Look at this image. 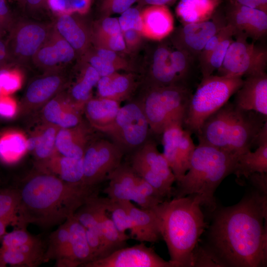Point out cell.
I'll use <instances>...</instances> for the list:
<instances>
[{"label": "cell", "mask_w": 267, "mask_h": 267, "mask_svg": "<svg viewBox=\"0 0 267 267\" xmlns=\"http://www.w3.org/2000/svg\"><path fill=\"white\" fill-rule=\"evenodd\" d=\"M267 196L256 189L236 204L216 212L202 250L214 266L265 267L267 265Z\"/></svg>", "instance_id": "1"}, {"label": "cell", "mask_w": 267, "mask_h": 267, "mask_svg": "<svg viewBox=\"0 0 267 267\" xmlns=\"http://www.w3.org/2000/svg\"><path fill=\"white\" fill-rule=\"evenodd\" d=\"M20 202L18 228L35 224L46 228L65 221L89 198L98 195V187L66 182L39 170L31 174L18 188Z\"/></svg>", "instance_id": "2"}, {"label": "cell", "mask_w": 267, "mask_h": 267, "mask_svg": "<svg viewBox=\"0 0 267 267\" xmlns=\"http://www.w3.org/2000/svg\"><path fill=\"white\" fill-rule=\"evenodd\" d=\"M196 195L165 200L152 209L157 217L170 261L177 267L195 266L196 246L206 223Z\"/></svg>", "instance_id": "3"}, {"label": "cell", "mask_w": 267, "mask_h": 267, "mask_svg": "<svg viewBox=\"0 0 267 267\" xmlns=\"http://www.w3.org/2000/svg\"><path fill=\"white\" fill-rule=\"evenodd\" d=\"M239 155L199 143L191 156L189 168L173 188L174 198L196 195L210 211L216 208L214 194L224 178L233 173Z\"/></svg>", "instance_id": "4"}, {"label": "cell", "mask_w": 267, "mask_h": 267, "mask_svg": "<svg viewBox=\"0 0 267 267\" xmlns=\"http://www.w3.org/2000/svg\"><path fill=\"white\" fill-rule=\"evenodd\" d=\"M243 82L241 77L212 74L202 78L188 102L183 118V128L197 135L204 121L228 102Z\"/></svg>", "instance_id": "5"}, {"label": "cell", "mask_w": 267, "mask_h": 267, "mask_svg": "<svg viewBox=\"0 0 267 267\" xmlns=\"http://www.w3.org/2000/svg\"><path fill=\"white\" fill-rule=\"evenodd\" d=\"M150 86L146 93L137 101L146 116L151 133L161 135L170 124L182 122L192 93L186 85Z\"/></svg>", "instance_id": "6"}, {"label": "cell", "mask_w": 267, "mask_h": 267, "mask_svg": "<svg viewBox=\"0 0 267 267\" xmlns=\"http://www.w3.org/2000/svg\"><path fill=\"white\" fill-rule=\"evenodd\" d=\"M150 133L143 110L138 101L134 100L120 107L114 124L104 134L125 154L140 147Z\"/></svg>", "instance_id": "7"}, {"label": "cell", "mask_w": 267, "mask_h": 267, "mask_svg": "<svg viewBox=\"0 0 267 267\" xmlns=\"http://www.w3.org/2000/svg\"><path fill=\"white\" fill-rule=\"evenodd\" d=\"M130 165L134 171L165 198L173 195L174 175L156 143L149 139L131 154Z\"/></svg>", "instance_id": "8"}, {"label": "cell", "mask_w": 267, "mask_h": 267, "mask_svg": "<svg viewBox=\"0 0 267 267\" xmlns=\"http://www.w3.org/2000/svg\"><path fill=\"white\" fill-rule=\"evenodd\" d=\"M267 65V49L248 42L243 34H236L218 75L241 77L257 75L266 73Z\"/></svg>", "instance_id": "9"}, {"label": "cell", "mask_w": 267, "mask_h": 267, "mask_svg": "<svg viewBox=\"0 0 267 267\" xmlns=\"http://www.w3.org/2000/svg\"><path fill=\"white\" fill-rule=\"evenodd\" d=\"M125 155L112 141L97 137L87 146L83 157L84 182L89 187H98L108 180L122 163Z\"/></svg>", "instance_id": "10"}, {"label": "cell", "mask_w": 267, "mask_h": 267, "mask_svg": "<svg viewBox=\"0 0 267 267\" xmlns=\"http://www.w3.org/2000/svg\"><path fill=\"white\" fill-rule=\"evenodd\" d=\"M191 134L184 129L182 122H175L167 126L163 131V154L175 177L179 180L187 171L196 146Z\"/></svg>", "instance_id": "11"}, {"label": "cell", "mask_w": 267, "mask_h": 267, "mask_svg": "<svg viewBox=\"0 0 267 267\" xmlns=\"http://www.w3.org/2000/svg\"><path fill=\"white\" fill-rule=\"evenodd\" d=\"M267 117L236 107L227 133V151L237 155L251 150Z\"/></svg>", "instance_id": "12"}, {"label": "cell", "mask_w": 267, "mask_h": 267, "mask_svg": "<svg viewBox=\"0 0 267 267\" xmlns=\"http://www.w3.org/2000/svg\"><path fill=\"white\" fill-rule=\"evenodd\" d=\"M83 267H177L176 264L159 256L144 242L126 246L108 256L84 265Z\"/></svg>", "instance_id": "13"}, {"label": "cell", "mask_w": 267, "mask_h": 267, "mask_svg": "<svg viewBox=\"0 0 267 267\" xmlns=\"http://www.w3.org/2000/svg\"><path fill=\"white\" fill-rule=\"evenodd\" d=\"M225 15L217 11L209 19L183 24L178 34V47L193 58L199 56L208 40L227 25Z\"/></svg>", "instance_id": "14"}, {"label": "cell", "mask_w": 267, "mask_h": 267, "mask_svg": "<svg viewBox=\"0 0 267 267\" xmlns=\"http://www.w3.org/2000/svg\"><path fill=\"white\" fill-rule=\"evenodd\" d=\"M225 17L236 34L257 40L267 32V13L228 1Z\"/></svg>", "instance_id": "15"}, {"label": "cell", "mask_w": 267, "mask_h": 267, "mask_svg": "<svg viewBox=\"0 0 267 267\" xmlns=\"http://www.w3.org/2000/svg\"><path fill=\"white\" fill-rule=\"evenodd\" d=\"M235 109L234 103L228 101L210 116L196 135L199 143L227 151L228 130Z\"/></svg>", "instance_id": "16"}, {"label": "cell", "mask_w": 267, "mask_h": 267, "mask_svg": "<svg viewBox=\"0 0 267 267\" xmlns=\"http://www.w3.org/2000/svg\"><path fill=\"white\" fill-rule=\"evenodd\" d=\"M96 131L84 120L75 127L59 129L56 136V150L64 156L82 158L89 144L98 137Z\"/></svg>", "instance_id": "17"}, {"label": "cell", "mask_w": 267, "mask_h": 267, "mask_svg": "<svg viewBox=\"0 0 267 267\" xmlns=\"http://www.w3.org/2000/svg\"><path fill=\"white\" fill-rule=\"evenodd\" d=\"M235 94L233 103L238 108L253 111L267 117L266 72L246 77Z\"/></svg>", "instance_id": "18"}, {"label": "cell", "mask_w": 267, "mask_h": 267, "mask_svg": "<svg viewBox=\"0 0 267 267\" xmlns=\"http://www.w3.org/2000/svg\"><path fill=\"white\" fill-rule=\"evenodd\" d=\"M45 28L36 23H26L17 28L7 44L9 55L27 58L34 56L47 38Z\"/></svg>", "instance_id": "19"}, {"label": "cell", "mask_w": 267, "mask_h": 267, "mask_svg": "<svg viewBox=\"0 0 267 267\" xmlns=\"http://www.w3.org/2000/svg\"><path fill=\"white\" fill-rule=\"evenodd\" d=\"M83 110L63 94H57L42 107L44 122L59 129L69 128L79 124L83 120Z\"/></svg>", "instance_id": "20"}, {"label": "cell", "mask_w": 267, "mask_h": 267, "mask_svg": "<svg viewBox=\"0 0 267 267\" xmlns=\"http://www.w3.org/2000/svg\"><path fill=\"white\" fill-rule=\"evenodd\" d=\"M63 84V77L57 74H49L35 80L27 89L21 109L30 112L43 107L57 95Z\"/></svg>", "instance_id": "21"}, {"label": "cell", "mask_w": 267, "mask_h": 267, "mask_svg": "<svg viewBox=\"0 0 267 267\" xmlns=\"http://www.w3.org/2000/svg\"><path fill=\"white\" fill-rule=\"evenodd\" d=\"M37 169L52 174L66 182L87 186L84 182L83 158L68 157L55 150L48 159L37 163Z\"/></svg>", "instance_id": "22"}, {"label": "cell", "mask_w": 267, "mask_h": 267, "mask_svg": "<svg viewBox=\"0 0 267 267\" xmlns=\"http://www.w3.org/2000/svg\"><path fill=\"white\" fill-rule=\"evenodd\" d=\"M140 14L142 22L141 33L150 39L162 40L174 30V18L167 6L148 5Z\"/></svg>", "instance_id": "23"}, {"label": "cell", "mask_w": 267, "mask_h": 267, "mask_svg": "<svg viewBox=\"0 0 267 267\" xmlns=\"http://www.w3.org/2000/svg\"><path fill=\"white\" fill-rule=\"evenodd\" d=\"M256 144L258 147L254 152L249 150L238 156L233 172L237 178H248L256 173H267V121L259 133Z\"/></svg>", "instance_id": "24"}, {"label": "cell", "mask_w": 267, "mask_h": 267, "mask_svg": "<svg viewBox=\"0 0 267 267\" xmlns=\"http://www.w3.org/2000/svg\"><path fill=\"white\" fill-rule=\"evenodd\" d=\"M133 221L134 230L131 238L140 242L154 243L161 237L157 217L151 209L135 207L131 201H122Z\"/></svg>", "instance_id": "25"}, {"label": "cell", "mask_w": 267, "mask_h": 267, "mask_svg": "<svg viewBox=\"0 0 267 267\" xmlns=\"http://www.w3.org/2000/svg\"><path fill=\"white\" fill-rule=\"evenodd\" d=\"M120 103L108 98H90L85 103L83 112L89 124L104 134L114 124L121 107Z\"/></svg>", "instance_id": "26"}, {"label": "cell", "mask_w": 267, "mask_h": 267, "mask_svg": "<svg viewBox=\"0 0 267 267\" xmlns=\"http://www.w3.org/2000/svg\"><path fill=\"white\" fill-rule=\"evenodd\" d=\"M50 260H55V265L58 267H77L70 243L67 220L49 235L48 247L44 255V262Z\"/></svg>", "instance_id": "27"}, {"label": "cell", "mask_w": 267, "mask_h": 267, "mask_svg": "<svg viewBox=\"0 0 267 267\" xmlns=\"http://www.w3.org/2000/svg\"><path fill=\"white\" fill-rule=\"evenodd\" d=\"M138 177L129 164L122 163L109 177L103 192L113 201H131Z\"/></svg>", "instance_id": "28"}, {"label": "cell", "mask_w": 267, "mask_h": 267, "mask_svg": "<svg viewBox=\"0 0 267 267\" xmlns=\"http://www.w3.org/2000/svg\"><path fill=\"white\" fill-rule=\"evenodd\" d=\"M222 0H180L176 13L183 24L210 19L218 11Z\"/></svg>", "instance_id": "29"}, {"label": "cell", "mask_w": 267, "mask_h": 267, "mask_svg": "<svg viewBox=\"0 0 267 267\" xmlns=\"http://www.w3.org/2000/svg\"><path fill=\"white\" fill-rule=\"evenodd\" d=\"M171 50L167 47H158L153 56L150 85L168 86L182 84L173 69L170 62Z\"/></svg>", "instance_id": "30"}, {"label": "cell", "mask_w": 267, "mask_h": 267, "mask_svg": "<svg viewBox=\"0 0 267 267\" xmlns=\"http://www.w3.org/2000/svg\"><path fill=\"white\" fill-rule=\"evenodd\" d=\"M107 213L106 204L100 213L99 220V227L103 241V249L100 259L127 246V241L131 238L130 235L123 234L118 230Z\"/></svg>", "instance_id": "31"}, {"label": "cell", "mask_w": 267, "mask_h": 267, "mask_svg": "<svg viewBox=\"0 0 267 267\" xmlns=\"http://www.w3.org/2000/svg\"><path fill=\"white\" fill-rule=\"evenodd\" d=\"M74 55V49L61 37L43 45L34 56L40 65L50 67L67 63L73 59Z\"/></svg>", "instance_id": "32"}, {"label": "cell", "mask_w": 267, "mask_h": 267, "mask_svg": "<svg viewBox=\"0 0 267 267\" xmlns=\"http://www.w3.org/2000/svg\"><path fill=\"white\" fill-rule=\"evenodd\" d=\"M96 85L99 97L112 99L120 103L128 98L133 86L131 76L115 73L100 77Z\"/></svg>", "instance_id": "33"}, {"label": "cell", "mask_w": 267, "mask_h": 267, "mask_svg": "<svg viewBox=\"0 0 267 267\" xmlns=\"http://www.w3.org/2000/svg\"><path fill=\"white\" fill-rule=\"evenodd\" d=\"M27 137L22 132L7 131L0 135V161L8 164L19 161L28 151Z\"/></svg>", "instance_id": "34"}, {"label": "cell", "mask_w": 267, "mask_h": 267, "mask_svg": "<svg viewBox=\"0 0 267 267\" xmlns=\"http://www.w3.org/2000/svg\"><path fill=\"white\" fill-rule=\"evenodd\" d=\"M67 221L74 259L78 267H82L93 260L86 237V228L73 215L69 217Z\"/></svg>", "instance_id": "35"}, {"label": "cell", "mask_w": 267, "mask_h": 267, "mask_svg": "<svg viewBox=\"0 0 267 267\" xmlns=\"http://www.w3.org/2000/svg\"><path fill=\"white\" fill-rule=\"evenodd\" d=\"M100 76L90 65L83 72L82 76L72 87L67 97L83 110L85 103L90 98L92 88L97 85Z\"/></svg>", "instance_id": "36"}, {"label": "cell", "mask_w": 267, "mask_h": 267, "mask_svg": "<svg viewBox=\"0 0 267 267\" xmlns=\"http://www.w3.org/2000/svg\"><path fill=\"white\" fill-rule=\"evenodd\" d=\"M108 198L97 196L88 199L73 215L86 229H95L100 230L99 220L100 213L105 207Z\"/></svg>", "instance_id": "37"}, {"label": "cell", "mask_w": 267, "mask_h": 267, "mask_svg": "<svg viewBox=\"0 0 267 267\" xmlns=\"http://www.w3.org/2000/svg\"><path fill=\"white\" fill-rule=\"evenodd\" d=\"M59 128L44 122L35 131L38 141L33 151L37 163L48 159L55 151V140Z\"/></svg>", "instance_id": "38"}, {"label": "cell", "mask_w": 267, "mask_h": 267, "mask_svg": "<svg viewBox=\"0 0 267 267\" xmlns=\"http://www.w3.org/2000/svg\"><path fill=\"white\" fill-rule=\"evenodd\" d=\"M56 27L61 37L74 49H81L84 46L87 40L86 34L69 14H61Z\"/></svg>", "instance_id": "39"}, {"label": "cell", "mask_w": 267, "mask_h": 267, "mask_svg": "<svg viewBox=\"0 0 267 267\" xmlns=\"http://www.w3.org/2000/svg\"><path fill=\"white\" fill-rule=\"evenodd\" d=\"M165 199L157 190L138 176L131 201L135 202L141 209H151Z\"/></svg>", "instance_id": "40"}, {"label": "cell", "mask_w": 267, "mask_h": 267, "mask_svg": "<svg viewBox=\"0 0 267 267\" xmlns=\"http://www.w3.org/2000/svg\"><path fill=\"white\" fill-rule=\"evenodd\" d=\"M107 211L110 213L111 218L118 230L123 234H126V230H130V236L131 238L134 227L132 219L122 201H113L108 198Z\"/></svg>", "instance_id": "41"}, {"label": "cell", "mask_w": 267, "mask_h": 267, "mask_svg": "<svg viewBox=\"0 0 267 267\" xmlns=\"http://www.w3.org/2000/svg\"><path fill=\"white\" fill-rule=\"evenodd\" d=\"M233 37L230 36L224 39L211 53L205 64L200 68L202 78L212 75L221 67Z\"/></svg>", "instance_id": "42"}, {"label": "cell", "mask_w": 267, "mask_h": 267, "mask_svg": "<svg viewBox=\"0 0 267 267\" xmlns=\"http://www.w3.org/2000/svg\"><path fill=\"white\" fill-rule=\"evenodd\" d=\"M169 59L171 65L180 82L185 84L184 81L189 74L194 58L187 52L178 48L171 51Z\"/></svg>", "instance_id": "43"}, {"label": "cell", "mask_w": 267, "mask_h": 267, "mask_svg": "<svg viewBox=\"0 0 267 267\" xmlns=\"http://www.w3.org/2000/svg\"><path fill=\"white\" fill-rule=\"evenodd\" d=\"M20 202L18 189L0 190V218L17 216Z\"/></svg>", "instance_id": "44"}, {"label": "cell", "mask_w": 267, "mask_h": 267, "mask_svg": "<svg viewBox=\"0 0 267 267\" xmlns=\"http://www.w3.org/2000/svg\"><path fill=\"white\" fill-rule=\"evenodd\" d=\"M40 240L27 232L25 228H18L7 232L0 239V248H14L29 243H33Z\"/></svg>", "instance_id": "45"}, {"label": "cell", "mask_w": 267, "mask_h": 267, "mask_svg": "<svg viewBox=\"0 0 267 267\" xmlns=\"http://www.w3.org/2000/svg\"><path fill=\"white\" fill-rule=\"evenodd\" d=\"M22 77L17 70L0 69V91L2 95L9 94L18 90L21 87Z\"/></svg>", "instance_id": "46"}, {"label": "cell", "mask_w": 267, "mask_h": 267, "mask_svg": "<svg viewBox=\"0 0 267 267\" xmlns=\"http://www.w3.org/2000/svg\"><path fill=\"white\" fill-rule=\"evenodd\" d=\"M235 34L234 29L230 25L227 24L211 37L207 42L198 56L200 68L204 66L211 53L221 42L227 37L234 36Z\"/></svg>", "instance_id": "47"}, {"label": "cell", "mask_w": 267, "mask_h": 267, "mask_svg": "<svg viewBox=\"0 0 267 267\" xmlns=\"http://www.w3.org/2000/svg\"><path fill=\"white\" fill-rule=\"evenodd\" d=\"M118 21L122 32L129 29L141 32L142 22L140 12L136 8L130 7L122 13Z\"/></svg>", "instance_id": "48"}, {"label": "cell", "mask_w": 267, "mask_h": 267, "mask_svg": "<svg viewBox=\"0 0 267 267\" xmlns=\"http://www.w3.org/2000/svg\"><path fill=\"white\" fill-rule=\"evenodd\" d=\"M90 65L99 74L100 77L110 75L114 73L117 67L113 63L96 55L92 56L89 60Z\"/></svg>", "instance_id": "49"}, {"label": "cell", "mask_w": 267, "mask_h": 267, "mask_svg": "<svg viewBox=\"0 0 267 267\" xmlns=\"http://www.w3.org/2000/svg\"><path fill=\"white\" fill-rule=\"evenodd\" d=\"M18 104L9 95L0 97V117L5 119L13 118L17 113Z\"/></svg>", "instance_id": "50"}, {"label": "cell", "mask_w": 267, "mask_h": 267, "mask_svg": "<svg viewBox=\"0 0 267 267\" xmlns=\"http://www.w3.org/2000/svg\"><path fill=\"white\" fill-rule=\"evenodd\" d=\"M138 0H104L103 7L106 10L122 13Z\"/></svg>", "instance_id": "51"}, {"label": "cell", "mask_w": 267, "mask_h": 267, "mask_svg": "<svg viewBox=\"0 0 267 267\" xmlns=\"http://www.w3.org/2000/svg\"><path fill=\"white\" fill-rule=\"evenodd\" d=\"M102 28L109 36L122 33L118 19L113 17L105 18L102 23Z\"/></svg>", "instance_id": "52"}, {"label": "cell", "mask_w": 267, "mask_h": 267, "mask_svg": "<svg viewBox=\"0 0 267 267\" xmlns=\"http://www.w3.org/2000/svg\"><path fill=\"white\" fill-rule=\"evenodd\" d=\"M256 189L262 193H267V173H256L249 178Z\"/></svg>", "instance_id": "53"}, {"label": "cell", "mask_w": 267, "mask_h": 267, "mask_svg": "<svg viewBox=\"0 0 267 267\" xmlns=\"http://www.w3.org/2000/svg\"><path fill=\"white\" fill-rule=\"evenodd\" d=\"M228 1L267 13V0H228Z\"/></svg>", "instance_id": "54"}, {"label": "cell", "mask_w": 267, "mask_h": 267, "mask_svg": "<svg viewBox=\"0 0 267 267\" xmlns=\"http://www.w3.org/2000/svg\"><path fill=\"white\" fill-rule=\"evenodd\" d=\"M108 44L110 49L115 52L122 51L125 49L126 42L123 33L109 36Z\"/></svg>", "instance_id": "55"}, {"label": "cell", "mask_w": 267, "mask_h": 267, "mask_svg": "<svg viewBox=\"0 0 267 267\" xmlns=\"http://www.w3.org/2000/svg\"><path fill=\"white\" fill-rule=\"evenodd\" d=\"M9 225H18L17 216L0 218V239L7 232L6 228Z\"/></svg>", "instance_id": "56"}, {"label": "cell", "mask_w": 267, "mask_h": 267, "mask_svg": "<svg viewBox=\"0 0 267 267\" xmlns=\"http://www.w3.org/2000/svg\"><path fill=\"white\" fill-rule=\"evenodd\" d=\"M9 10L5 0H0V31L9 19Z\"/></svg>", "instance_id": "57"}, {"label": "cell", "mask_w": 267, "mask_h": 267, "mask_svg": "<svg viewBox=\"0 0 267 267\" xmlns=\"http://www.w3.org/2000/svg\"><path fill=\"white\" fill-rule=\"evenodd\" d=\"M97 55L107 61L113 63L117 67L114 62L117 58L115 51L110 49L101 48L98 50Z\"/></svg>", "instance_id": "58"}, {"label": "cell", "mask_w": 267, "mask_h": 267, "mask_svg": "<svg viewBox=\"0 0 267 267\" xmlns=\"http://www.w3.org/2000/svg\"><path fill=\"white\" fill-rule=\"evenodd\" d=\"M122 33L125 42L130 44H134L137 42L140 33L134 29L127 30Z\"/></svg>", "instance_id": "59"}, {"label": "cell", "mask_w": 267, "mask_h": 267, "mask_svg": "<svg viewBox=\"0 0 267 267\" xmlns=\"http://www.w3.org/2000/svg\"><path fill=\"white\" fill-rule=\"evenodd\" d=\"M143 4L148 5H171L177 0H138Z\"/></svg>", "instance_id": "60"}, {"label": "cell", "mask_w": 267, "mask_h": 267, "mask_svg": "<svg viewBox=\"0 0 267 267\" xmlns=\"http://www.w3.org/2000/svg\"><path fill=\"white\" fill-rule=\"evenodd\" d=\"M38 141V136L35 130L27 140V147L28 151H33L35 150Z\"/></svg>", "instance_id": "61"}, {"label": "cell", "mask_w": 267, "mask_h": 267, "mask_svg": "<svg viewBox=\"0 0 267 267\" xmlns=\"http://www.w3.org/2000/svg\"><path fill=\"white\" fill-rule=\"evenodd\" d=\"M28 4L33 7H37L42 5L45 0H26Z\"/></svg>", "instance_id": "62"}, {"label": "cell", "mask_w": 267, "mask_h": 267, "mask_svg": "<svg viewBox=\"0 0 267 267\" xmlns=\"http://www.w3.org/2000/svg\"><path fill=\"white\" fill-rule=\"evenodd\" d=\"M1 96V92L0 91V97Z\"/></svg>", "instance_id": "63"}, {"label": "cell", "mask_w": 267, "mask_h": 267, "mask_svg": "<svg viewBox=\"0 0 267 267\" xmlns=\"http://www.w3.org/2000/svg\"></svg>", "instance_id": "64"}]
</instances>
